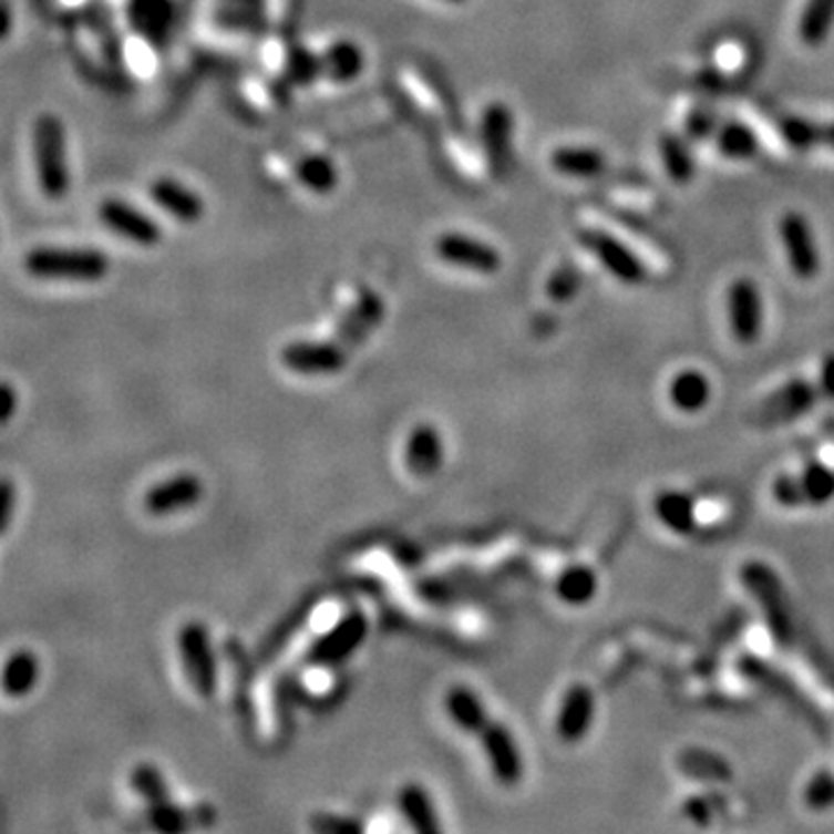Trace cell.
Wrapping results in <instances>:
<instances>
[{
    "mask_svg": "<svg viewBox=\"0 0 834 834\" xmlns=\"http://www.w3.org/2000/svg\"><path fill=\"white\" fill-rule=\"evenodd\" d=\"M445 707L450 719L483 744L492 774L501 786H517L524 776V758L513 732L503 723L494 721L487 714L485 704L466 687L450 689L445 696Z\"/></svg>",
    "mask_w": 834,
    "mask_h": 834,
    "instance_id": "1",
    "label": "cell"
},
{
    "mask_svg": "<svg viewBox=\"0 0 834 834\" xmlns=\"http://www.w3.org/2000/svg\"><path fill=\"white\" fill-rule=\"evenodd\" d=\"M131 783L146 804L151 827L163 834H179L214 823V812L209 806H197L191 812V809L176 804L169 795L165 776L154 765H137L131 774Z\"/></svg>",
    "mask_w": 834,
    "mask_h": 834,
    "instance_id": "2",
    "label": "cell"
},
{
    "mask_svg": "<svg viewBox=\"0 0 834 834\" xmlns=\"http://www.w3.org/2000/svg\"><path fill=\"white\" fill-rule=\"evenodd\" d=\"M738 672L747 681H751V684H755L758 689H763L768 696L779 700L791 714L800 717L809 728L816 732L818 738H823L825 742L832 740V725L825 712L812 702V698H809L789 675H783L772 663H768L765 659H761V656H753V653L740 656Z\"/></svg>",
    "mask_w": 834,
    "mask_h": 834,
    "instance_id": "3",
    "label": "cell"
},
{
    "mask_svg": "<svg viewBox=\"0 0 834 834\" xmlns=\"http://www.w3.org/2000/svg\"><path fill=\"white\" fill-rule=\"evenodd\" d=\"M23 267L40 281L97 284L110 274V258L97 248L40 246L27 253Z\"/></svg>",
    "mask_w": 834,
    "mask_h": 834,
    "instance_id": "4",
    "label": "cell"
},
{
    "mask_svg": "<svg viewBox=\"0 0 834 834\" xmlns=\"http://www.w3.org/2000/svg\"><path fill=\"white\" fill-rule=\"evenodd\" d=\"M740 583L749 596L761 608L770 636L776 645L791 649L797 638V626L791 610V600L786 596L781 577L765 562H749L740 570Z\"/></svg>",
    "mask_w": 834,
    "mask_h": 834,
    "instance_id": "5",
    "label": "cell"
},
{
    "mask_svg": "<svg viewBox=\"0 0 834 834\" xmlns=\"http://www.w3.org/2000/svg\"><path fill=\"white\" fill-rule=\"evenodd\" d=\"M31 146L40 191L49 199H63L70 191L68 137L63 121L56 114H40L33 121Z\"/></svg>",
    "mask_w": 834,
    "mask_h": 834,
    "instance_id": "6",
    "label": "cell"
},
{
    "mask_svg": "<svg viewBox=\"0 0 834 834\" xmlns=\"http://www.w3.org/2000/svg\"><path fill=\"white\" fill-rule=\"evenodd\" d=\"M772 501L786 511L823 508L834 501V469L825 462H809L797 473H781L772 480Z\"/></svg>",
    "mask_w": 834,
    "mask_h": 834,
    "instance_id": "7",
    "label": "cell"
},
{
    "mask_svg": "<svg viewBox=\"0 0 834 834\" xmlns=\"http://www.w3.org/2000/svg\"><path fill=\"white\" fill-rule=\"evenodd\" d=\"M176 645H179L182 666L195 693L202 698H212L218 687V675L209 628L199 621H188L182 626Z\"/></svg>",
    "mask_w": 834,
    "mask_h": 834,
    "instance_id": "8",
    "label": "cell"
},
{
    "mask_svg": "<svg viewBox=\"0 0 834 834\" xmlns=\"http://www.w3.org/2000/svg\"><path fill=\"white\" fill-rule=\"evenodd\" d=\"M579 244H583L591 256L600 262V267L617 278L624 286H642L647 281V267L638 258L634 248H628L619 237L598 230V227H587L579 233Z\"/></svg>",
    "mask_w": 834,
    "mask_h": 834,
    "instance_id": "9",
    "label": "cell"
},
{
    "mask_svg": "<svg viewBox=\"0 0 834 834\" xmlns=\"http://www.w3.org/2000/svg\"><path fill=\"white\" fill-rule=\"evenodd\" d=\"M779 239L786 253L791 271L800 281H812L821 274V248L814 237L812 223L800 212L783 214L779 220Z\"/></svg>",
    "mask_w": 834,
    "mask_h": 834,
    "instance_id": "10",
    "label": "cell"
},
{
    "mask_svg": "<svg viewBox=\"0 0 834 834\" xmlns=\"http://www.w3.org/2000/svg\"><path fill=\"white\" fill-rule=\"evenodd\" d=\"M728 322L732 339L753 346L765 330V299L751 278H738L728 288Z\"/></svg>",
    "mask_w": 834,
    "mask_h": 834,
    "instance_id": "11",
    "label": "cell"
},
{
    "mask_svg": "<svg viewBox=\"0 0 834 834\" xmlns=\"http://www.w3.org/2000/svg\"><path fill=\"white\" fill-rule=\"evenodd\" d=\"M513 131L515 119L508 105L492 103L485 107L483 119H480V142H483L490 169L498 179H503L513 167Z\"/></svg>",
    "mask_w": 834,
    "mask_h": 834,
    "instance_id": "12",
    "label": "cell"
},
{
    "mask_svg": "<svg viewBox=\"0 0 834 834\" xmlns=\"http://www.w3.org/2000/svg\"><path fill=\"white\" fill-rule=\"evenodd\" d=\"M818 397H823L818 383L806 381V378H793V381L776 388L761 403V409H758V422L765 426L795 422L816 409Z\"/></svg>",
    "mask_w": 834,
    "mask_h": 834,
    "instance_id": "13",
    "label": "cell"
},
{
    "mask_svg": "<svg viewBox=\"0 0 834 834\" xmlns=\"http://www.w3.org/2000/svg\"><path fill=\"white\" fill-rule=\"evenodd\" d=\"M97 218L110 233L144 248H154L163 239L161 225L154 218L119 197L103 199V205L97 207Z\"/></svg>",
    "mask_w": 834,
    "mask_h": 834,
    "instance_id": "14",
    "label": "cell"
},
{
    "mask_svg": "<svg viewBox=\"0 0 834 834\" xmlns=\"http://www.w3.org/2000/svg\"><path fill=\"white\" fill-rule=\"evenodd\" d=\"M350 360V352L332 341H292L281 350V362L299 375H334Z\"/></svg>",
    "mask_w": 834,
    "mask_h": 834,
    "instance_id": "15",
    "label": "cell"
},
{
    "mask_svg": "<svg viewBox=\"0 0 834 834\" xmlns=\"http://www.w3.org/2000/svg\"><path fill=\"white\" fill-rule=\"evenodd\" d=\"M434 250L445 265L475 274H496L503 265L501 253L494 246L464 233H443L436 239Z\"/></svg>",
    "mask_w": 834,
    "mask_h": 834,
    "instance_id": "16",
    "label": "cell"
},
{
    "mask_svg": "<svg viewBox=\"0 0 834 834\" xmlns=\"http://www.w3.org/2000/svg\"><path fill=\"white\" fill-rule=\"evenodd\" d=\"M367 617L362 612H350L330 630V634H325L313 645L307 661L313 666H339L360 649V645L367 640Z\"/></svg>",
    "mask_w": 834,
    "mask_h": 834,
    "instance_id": "17",
    "label": "cell"
},
{
    "mask_svg": "<svg viewBox=\"0 0 834 834\" xmlns=\"http://www.w3.org/2000/svg\"><path fill=\"white\" fill-rule=\"evenodd\" d=\"M385 318V305L378 292L360 290L358 299L352 301L343 318L339 320L334 341L343 346L348 352L358 350L375 330L381 327Z\"/></svg>",
    "mask_w": 834,
    "mask_h": 834,
    "instance_id": "18",
    "label": "cell"
},
{
    "mask_svg": "<svg viewBox=\"0 0 834 834\" xmlns=\"http://www.w3.org/2000/svg\"><path fill=\"white\" fill-rule=\"evenodd\" d=\"M202 494H205V487L197 475L179 473L144 494V511L154 517L191 511L202 501Z\"/></svg>",
    "mask_w": 834,
    "mask_h": 834,
    "instance_id": "19",
    "label": "cell"
},
{
    "mask_svg": "<svg viewBox=\"0 0 834 834\" xmlns=\"http://www.w3.org/2000/svg\"><path fill=\"white\" fill-rule=\"evenodd\" d=\"M596 719V696L587 684H573L556 712V735L566 744L583 742Z\"/></svg>",
    "mask_w": 834,
    "mask_h": 834,
    "instance_id": "20",
    "label": "cell"
},
{
    "mask_svg": "<svg viewBox=\"0 0 834 834\" xmlns=\"http://www.w3.org/2000/svg\"><path fill=\"white\" fill-rule=\"evenodd\" d=\"M148 195L163 212H167L179 223L193 225L205 216V202H202V197L182 182L172 179V176H161V179L151 184Z\"/></svg>",
    "mask_w": 834,
    "mask_h": 834,
    "instance_id": "21",
    "label": "cell"
},
{
    "mask_svg": "<svg viewBox=\"0 0 834 834\" xmlns=\"http://www.w3.org/2000/svg\"><path fill=\"white\" fill-rule=\"evenodd\" d=\"M443 439L434 424H418L406 441V469L418 477H432L443 466Z\"/></svg>",
    "mask_w": 834,
    "mask_h": 834,
    "instance_id": "22",
    "label": "cell"
},
{
    "mask_svg": "<svg viewBox=\"0 0 834 834\" xmlns=\"http://www.w3.org/2000/svg\"><path fill=\"white\" fill-rule=\"evenodd\" d=\"M653 513L675 536H691L698 528V503L681 490H666L656 496Z\"/></svg>",
    "mask_w": 834,
    "mask_h": 834,
    "instance_id": "23",
    "label": "cell"
},
{
    "mask_svg": "<svg viewBox=\"0 0 834 834\" xmlns=\"http://www.w3.org/2000/svg\"><path fill=\"white\" fill-rule=\"evenodd\" d=\"M670 403L679 411L687 415H698L702 413L712 401V381L698 369H687L679 371L668 388Z\"/></svg>",
    "mask_w": 834,
    "mask_h": 834,
    "instance_id": "24",
    "label": "cell"
},
{
    "mask_svg": "<svg viewBox=\"0 0 834 834\" xmlns=\"http://www.w3.org/2000/svg\"><path fill=\"white\" fill-rule=\"evenodd\" d=\"M549 165L570 179H596L608 169V158L594 146H559L552 151Z\"/></svg>",
    "mask_w": 834,
    "mask_h": 834,
    "instance_id": "25",
    "label": "cell"
},
{
    "mask_svg": "<svg viewBox=\"0 0 834 834\" xmlns=\"http://www.w3.org/2000/svg\"><path fill=\"white\" fill-rule=\"evenodd\" d=\"M40 679V661L29 649L14 651L0 670V691L8 698H27L35 691Z\"/></svg>",
    "mask_w": 834,
    "mask_h": 834,
    "instance_id": "26",
    "label": "cell"
},
{
    "mask_svg": "<svg viewBox=\"0 0 834 834\" xmlns=\"http://www.w3.org/2000/svg\"><path fill=\"white\" fill-rule=\"evenodd\" d=\"M399 812L403 821H406L420 834L441 832V823H439V814L434 809L432 795H429L426 789L420 786V783H406V786L399 791Z\"/></svg>",
    "mask_w": 834,
    "mask_h": 834,
    "instance_id": "27",
    "label": "cell"
},
{
    "mask_svg": "<svg viewBox=\"0 0 834 834\" xmlns=\"http://www.w3.org/2000/svg\"><path fill=\"white\" fill-rule=\"evenodd\" d=\"M677 768L693 781L702 783H728L735 776V770H732L723 755L698 747L681 751L677 758Z\"/></svg>",
    "mask_w": 834,
    "mask_h": 834,
    "instance_id": "28",
    "label": "cell"
},
{
    "mask_svg": "<svg viewBox=\"0 0 834 834\" xmlns=\"http://www.w3.org/2000/svg\"><path fill=\"white\" fill-rule=\"evenodd\" d=\"M320 70L325 80L334 84H348L358 80L360 72L364 70V52L356 42L339 40L320 56Z\"/></svg>",
    "mask_w": 834,
    "mask_h": 834,
    "instance_id": "29",
    "label": "cell"
},
{
    "mask_svg": "<svg viewBox=\"0 0 834 834\" xmlns=\"http://www.w3.org/2000/svg\"><path fill=\"white\" fill-rule=\"evenodd\" d=\"M554 591L566 605L583 608V605L591 603L598 594V575L585 564L568 566L562 570L559 577H556Z\"/></svg>",
    "mask_w": 834,
    "mask_h": 834,
    "instance_id": "30",
    "label": "cell"
},
{
    "mask_svg": "<svg viewBox=\"0 0 834 834\" xmlns=\"http://www.w3.org/2000/svg\"><path fill=\"white\" fill-rule=\"evenodd\" d=\"M717 151L728 161H753L761 154V140L742 121H725L717 131Z\"/></svg>",
    "mask_w": 834,
    "mask_h": 834,
    "instance_id": "31",
    "label": "cell"
},
{
    "mask_svg": "<svg viewBox=\"0 0 834 834\" xmlns=\"http://www.w3.org/2000/svg\"><path fill=\"white\" fill-rule=\"evenodd\" d=\"M834 29V0H806L797 33L804 47H823Z\"/></svg>",
    "mask_w": 834,
    "mask_h": 834,
    "instance_id": "32",
    "label": "cell"
},
{
    "mask_svg": "<svg viewBox=\"0 0 834 834\" xmlns=\"http://www.w3.org/2000/svg\"><path fill=\"white\" fill-rule=\"evenodd\" d=\"M659 156L663 163L666 174L675 184H689L696 176V161H693V151L687 137L666 133L659 140Z\"/></svg>",
    "mask_w": 834,
    "mask_h": 834,
    "instance_id": "33",
    "label": "cell"
},
{
    "mask_svg": "<svg viewBox=\"0 0 834 834\" xmlns=\"http://www.w3.org/2000/svg\"><path fill=\"white\" fill-rule=\"evenodd\" d=\"M295 176L301 186L316 195H330L339 184L337 165L320 154H309L305 158H299L295 165Z\"/></svg>",
    "mask_w": 834,
    "mask_h": 834,
    "instance_id": "34",
    "label": "cell"
},
{
    "mask_svg": "<svg viewBox=\"0 0 834 834\" xmlns=\"http://www.w3.org/2000/svg\"><path fill=\"white\" fill-rule=\"evenodd\" d=\"M131 14L146 40H163L169 33L174 17L169 0H135Z\"/></svg>",
    "mask_w": 834,
    "mask_h": 834,
    "instance_id": "35",
    "label": "cell"
},
{
    "mask_svg": "<svg viewBox=\"0 0 834 834\" xmlns=\"http://www.w3.org/2000/svg\"><path fill=\"white\" fill-rule=\"evenodd\" d=\"M779 133L793 151H812L821 144V123H814L804 116H783L779 123Z\"/></svg>",
    "mask_w": 834,
    "mask_h": 834,
    "instance_id": "36",
    "label": "cell"
},
{
    "mask_svg": "<svg viewBox=\"0 0 834 834\" xmlns=\"http://www.w3.org/2000/svg\"><path fill=\"white\" fill-rule=\"evenodd\" d=\"M804 804L812 812H830L834 809V772L832 770H818L804 786Z\"/></svg>",
    "mask_w": 834,
    "mask_h": 834,
    "instance_id": "37",
    "label": "cell"
},
{
    "mask_svg": "<svg viewBox=\"0 0 834 834\" xmlns=\"http://www.w3.org/2000/svg\"><path fill=\"white\" fill-rule=\"evenodd\" d=\"M579 288H583V271L564 262L552 271L545 290L547 297L556 301V305H566V301H570L579 292Z\"/></svg>",
    "mask_w": 834,
    "mask_h": 834,
    "instance_id": "38",
    "label": "cell"
},
{
    "mask_svg": "<svg viewBox=\"0 0 834 834\" xmlns=\"http://www.w3.org/2000/svg\"><path fill=\"white\" fill-rule=\"evenodd\" d=\"M288 78L299 86H307L313 80L322 78L320 56H313L305 52V49H297V52H292L288 59Z\"/></svg>",
    "mask_w": 834,
    "mask_h": 834,
    "instance_id": "39",
    "label": "cell"
},
{
    "mask_svg": "<svg viewBox=\"0 0 834 834\" xmlns=\"http://www.w3.org/2000/svg\"><path fill=\"white\" fill-rule=\"evenodd\" d=\"M717 116L712 110L707 107H696L687 114L684 119V135L691 140V142H702V140H710L712 135H717Z\"/></svg>",
    "mask_w": 834,
    "mask_h": 834,
    "instance_id": "40",
    "label": "cell"
},
{
    "mask_svg": "<svg viewBox=\"0 0 834 834\" xmlns=\"http://www.w3.org/2000/svg\"><path fill=\"white\" fill-rule=\"evenodd\" d=\"M311 827L322 834H360L364 830V825L356 818L332 816V814H318L311 821Z\"/></svg>",
    "mask_w": 834,
    "mask_h": 834,
    "instance_id": "41",
    "label": "cell"
},
{
    "mask_svg": "<svg viewBox=\"0 0 834 834\" xmlns=\"http://www.w3.org/2000/svg\"><path fill=\"white\" fill-rule=\"evenodd\" d=\"M681 814L698 827H710L714 823V806L704 795L687 797L684 804H681Z\"/></svg>",
    "mask_w": 834,
    "mask_h": 834,
    "instance_id": "42",
    "label": "cell"
},
{
    "mask_svg": "<svg viewBox=\"0 0 834 834\" xmlns=\"http://www.w3.org/2000/svg\"><path fill=\"white\" fill-rule=\"evenodd\" d=\"M17 505V487L10 477H0V536L6 534L12 524Z\"/></svg>",
    "mask_w": 834,
    "mask_h": 834,
    "instance_id": "43",
    "label": "cell"
},
{
    "mask_svg": "<svg viewBox=\"0 0 834 834\" xmlns=\"http://www.w3.org/2000/svg\"><path fill=\"white\" fill-rule=\"evenodd\" d=\"M17 406H19V397H17L14 385L8 381H0V426H6L14 418Z\"/></svg>",
    "mask_w": 834,
    "mask_h": 834,
    "instance_id": "44",
    "label": "cell"
},
{
    "mask_svg": "<svg viewBox=\"0 0 834 834\" xmlns=\"http://www.w3.org/2000/svg\"><path fill=\"white\" fill-rule=\"evenodd\" d=\"M818 390L823 397L834 399V352L825 356L821 371H818Z\"/></svg>",
    "mask_w": 834,
    "mask_h": 834,
    "instance_id": "45",
    "label": "cell"
},
{
    "mask_svg": "<svg viewBox=\"0 0 834 834\" xmlns=\"http://www.w3.org/2000/svg\"><path fill=\"white\" fill-rule=\"evenodd\" d=\"M12 27H14L12 8H10L8 0H0V42L8 40V35L12 33Z\"/></svg>",
    "mask_w": 834,
    "mask_h": 834,
    "instance_id": "46",
    "label": "cell"
},
{
    "mask_svg": "<svg viewBox=\"0 0 834 834\" xmlns=\"http://www.w3.org/2000/svg\"><path fill=\"white\" fill-rule=\"evenodd\" d=\"M821 144L834 151V121L832 123H821Z\"/></svg>",
    "mask_w": 834,
    "mask_h": 834,
    "instance_id": "47",
    "label": "cell"
},
{
    "mask_svg": "<svg viewBox=\"0 0 834 834\" xmlns=\"http://www.w3.org/2000/svg\"><path fill=\"white\" fill-rule=\"evenodd\" d=\"M445 3H466V0H445Z\"/></svg>",
    "mask_w": 834,
    "mask_h": 834,
    "instance_id": "48",
    "label": "cell"
}]
</instances>
